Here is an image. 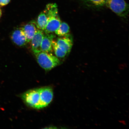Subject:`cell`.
Returning <instances> with one entry per match:
<instances>
[{
	"label": "cell",
	"instance_id": "cell-1",
	"mask_svg": "<svg viewBox=\"0 0 129 129\" xmlns=\"http://www.w3.org/2000/svg\"><path fill=\"white\" fill-rule=\"evenodd\" d=\"M34 55L38 63L46 72L49 71L62 63L58 58L51 53L41 51Z\"/></svg>",
	"mask_w": 129,
	"mask_h": 129
},
{
	"label": "cell",
	"instance_id": "cell-2",
	"mask_svg": "<svg viewBox=\"0 0 129 129\" xmlns=\"http://www.w3.org/2000/svg\"><path fill=\"white\" fill-rule=\"evenodd\" d=\"M105 5L120 17H126L128 15V5L124 0H106Z\"/></svg>",
	"mask_w": 129,
	"mask_h": 129
},
{
	"label": "cell",
	"instance_id": "cell-3",
	"mask_svg": "<svg viewBox=\"0 0 129 129\" xmlns=\"http://www.w3.org/2000/svg\"><path fill=\"white\" fill-rule=\"evenodd\" d=\"M21 96L27 106L38 109L40 101V93L38 89L29 90L24 93Z\"/></svg>",
	"mask_w": 129,
	"mask_h": 129
},
{
	"label": "cell",
	"instance_id": "cell-4",
	"mask_svg": "<svg viewBox=\"0 0 129 129\" xmlns=\"http://www.w3.org/2000/svg\"><path fill=\"white\" fill-rule=\"evenodd\" d=\"M40 93V101L38 109L46 107L52 101L53 92L52 88L46 86L38 88Z\"/></svg>",
	"mask_w": 129,
	"mask_h": 129
},
{
	"label": "cell",
	"instance_id": "cell-5",
	"mask_svg": "<svg viewBox=\"0 0 129 129\" xmlns=\"http://www.w3.org/2000/svg\"><path fill=\"white\" fill-rule=\"evenodd\" d=\"M60 37L56 41L58 46L63 51L67 54H69L71 50L73 45V40L72 36L68 34Z\"/></svg>",
	"mask_w": 129,
	"mask_h": 129
},
{
	"label": "cell",
	"instance_id": "cell-6",
	"mask_svg": "<svg viewBox=\"0 0 129 129\" xmlns=\"http://www.w3.org/2000/svg\"><path fill=\"white\" fill-rule=\"evenodd\" d=\"M58 13L50 16L47 25L43 31L45 34L53 33L59 28L61 23Z\"/></svg>",
	"mask_w": 129,
	"mask_h": 129
},
{
	"label": "cell",
	"instance_id": "cell-7",
	"mask_svg": "<svg viewBox=\"0 0 129 129\" xmlns=\"http://www.w3.org/2000/svg\"><path fill=\"white\" fill-rule=\"evenodd\" d=\"M11 38L13 42L19 46H24L28 43L22 27L16 28L13 31Z\"/></svg>",
	"mask_w": 129,
	"mask_h": 129
},
{
	"label": "cell",
	"instance_id": "cell-8",
	"mask_svg": "<svg viewBox=\"0 0 129 129\" xmlns=\"http://www.w3.org/2000/svg\"><path fill=\"white\" fill-rule=\"evenodd\" d=\"M44 33L43 30L38 29L31 40V46L34 54L41 52V45Z\"/></svg>",
	"mask_w": 129,
	"mask_h": 129
},
{
	"label": "cell",
	"instance_id": "cell-9",
	"mask_svg": "<svg viewBox=\"0 0 129 129\" xmlns=\"http://www.w3.org/2000/svg\"><path fill=\"white\" fill-rule=\"evenodd\" d=\"M22 28L25 34L28 43L31 41L32 38L38 29L35 20L31 21L26 24L22 27Z\"/></svg>",
	"mask_w": 129,
	"mask_h": 129
},
{
	"label": "cell",
	"instance_id": "cell-10",
	"mask_svg": "<svg viewBox=\"0 0 129 129\" xmlns=\"http://www.w3.org/2000/svg\"><path fill=\"white\" fill-rule=\"evenodd\" d=\"M55 35L52 33L45 34L42 41L41 48V51L50 53L53 50L52 42Z\"/></svg>",
	"mask_w": 129,
	"mask_h": 129
},
{
	"label": "cell",
	"instance_id": "cell-11",
	"mask_svg": "<svg viewBox=\"0 0 129 129\" xmlns=\"http://www.w3.org/2000/svg\"><path fill=\"white\" fill-rule=\"evenodd\" d=\"M49 17L45 9L40 13L36 22L37 26L38 29L44 30L49 20Z\"/></svg>",
	"mask_w": 129,
	"mask_h": 129
},
{
	"label": "cell",
	"instance_id": "cell-12",
	"mask_svg": "<svg viewBox=\"0 0 129 129\" xmlns=\"http://www.w3.org/2000/svg\"><path fill=\"white\" fill-rule=\"evenodd\" d=\"M70 27L68 24L65 22H61L57 29L55 32L56 34L59 37L64 36L69 34Z\"/></svg>",
	"mask_w": 129,
	"mask_h": 129
},
{
	"label": "cell",
	"instance_id": "cell-13",
	"mask_svg": "<svg viewBox=\"0 0 129 129\" xmlns=\"http://www.w3.org/2000/svg\"><path fill=\"white\" fill-rule=\"evenodd\" d=\"M53 50H54L55 54L56 57L58 58L62 59L65 57L67 54L61 50L57 44L56 42L53 40L52 42Z\"/></svg>",
	"mask_w": 129,
	"mask_h": 129
},
{
	"label": "cell",
	"instance_id": "cell-14",
	"mask_svg": "<svg viewBox=\"0 0 129 129\" xmlns=\"http://www.w3.org/2000/svg\"><path fill=\"white\" fill-rule=\"evenodd\" d=\"M88 4L100 7L105 4L106 0H84Z\"/></svg>",
	"mask_w": 129,
	"mask_h": 129
},
{
	"label": "cell",
	"instance_id": "cell-15",
	"mask_svg": "<svg viewBox=\"0 0 129 129\" xmlns=\"http://www.w3.org/2000/svg\"><path fill=\"white\" fill-rule=\"evenodd\" d=\"M11 0H0V6H4L8 5Z\"/></svg>",
	"mask_w": 129,
	"mask_h": 129
},
{
	"label": "cell",
	"instance_id": "cell-16",
	"mask_svg": "<svg viewBox=\"0 0 129 129\" xmlns=\"http://www.w3.org/2000/svg\"><path fill=\"white\" fill-rule=\"evenodd\" d=\"M2 14V13L1 10V8H0V18H1V17Z\"/></svg>",
	"mask_w": 129,
	"mask_h": 129
}]
</instances>
